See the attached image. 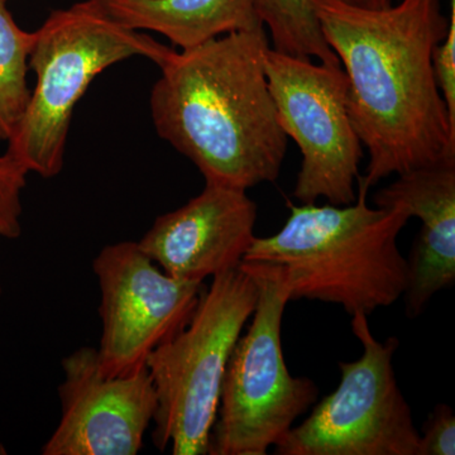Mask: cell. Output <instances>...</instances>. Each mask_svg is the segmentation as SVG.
I'll list each match as a JSON object with an SVG mask.
<instances>
[{
	"mask_svg": "<svg viewBox=\"0 0 455 455\" xmlns=\"http://www.w3.org/2000/svg\"><path fill=\"white\" fill-rule=\"evenodd\" d=\"M451 9H455V0H451Z\"/></svg>",
	"mask_w": 455,
	"mask_h": 455,
	"instance_id": "obj_22",
	"label": "cell"
},
{
	"mask_svg": "<svg viewBox=\"0 0 455 455\" xmlns=\"http://www.w3.org/2000/svg\"><path fill=\"white\" fill-rule=\"evenodd\" d=\"M265 28L228 33L173 50L149 98L158 137L185 156L205 184L248 188L280 176L287 139L265 70Z\"/></svg>",
	"mask_w": 455,
	"mask_h": 455,
	"instance_id": "obj_2",
	"label": "cell"
},
{
	"mask_svg": "<svg viewBox=\"0 0 455 455\" xmlns=\"http://www.w3.org/2000/svg\"><path fill=\"white\" fill-rule=\"evenodd\" d=\"M33 32L17 25L5 4H0V142L16 133L31 98L29 53Z\"/></svg>",
	"mask_w": 455,
	"mask_h": 455,
	"instance_id": "obj_15",
	"label": "cell"
},
{
	"mask_svg": "<svg viewBox=\"0 0 455 455\" xmlns=\"http://www.w3.org/2000/svg\"><path fill=\"white\" fill-rule=\"evenodd\" d=\"M339 2L353 7L367 9L387 8L392 4V0H339Z\"/></svg>",
	"mask_w": 455,
	"mask_h": 455,
	"instance_id": "obj_19",
	"label": "cell"
},
{
	"mask_svg": "<svg viewBox=\"0 0 455 455\" xmlns=\"http://www.w3.org/2000/svg\"><path fill=\"white\" fill-rule=\"evenodd\" d=\"M259 299L242 268L212 277L190 320L148 355L157 410L152 440L173 455H206L230 355Z\"/></svg>",
	"mask_w": 455,
	"mask_h": 455,
	"instance_id": "obj_5",
	"label": "cell"
},
{
	"mask_svg": "<svg viewBox=\"0 0 455 455\" xmlns=\"http://www.w3.org/2000/svg\"><path fill=\"white\" fill-rule=\"evenodd\" d=\"M172 51L151 36L119 25L97 0L51 12L33 32L28 66L36 85L7 151L29 172L56 178L64 169L75 108L92 80L134 56L158 66Z\"/></svg>",
	"mask_w": 455,
	"mask_h": 455,
	"instance_id": "obj_4",
	"label": "cell"
},
{
	"mask_svg": "<svg viewBox=\"0 0 455 455\" xmlns=\"http://www.w3.org/2000/svg\"><path fill=\"white\" fill-rule=\"evenodd\" d=\"M455 454V416L453 409L439 403L431 412L419 439L418 455Z\"/></svg>",
	"mask_w": 455,
	"mask_h": 455,
	"instance_id": "obj_17",
	"label": "cell"
},
{
	"mask_svg": "<svg viewBox=\"0 0 455 455\" xmlns=\"http://www.w3.org/2000/svg\"><path fill=\"white\" fill-rule=\"evenodd\" d=\"M9 0H0V4H7Z\"/></svg>",
	"mask_w": 455,
	"mask_h": 455,
	"instance_id": "obj_21",
	"label": "cell"
},
{
	"mask_svg": "<svg viewBox=\"0 0 455 455\" xmlns=\"http://www.w3.org/2000/svg\"><path fill=\"white\" fill-rule=\"evenodd\" d=\"M119 25L163 35L180 50L265 28L253 0H97Z\"/></svg>",
	"mask_w": 455,
	"mask_h": 455,
	"instance_id": "obj_13",
	"label": "cell"
},
{
	"mask_svg": "<svg viewBox=\"0 0 455 455\" xmlns=\"http://www.w3.org/2000/svg\"><path fill=\"white\" fill-rule=\"evenodd\" d=\"M2 293H3V286H2V283H0V296H2Z\"/></svg>",
	"mask_w": 455,
	"mask_h": 455,
	"instance_id": "obj_23",
	"label": "cell"
},
{
	"mask_svg": "<svg viewBox=\"0 0 455 455\" xmlns=\"http://www.w3.org/2000/svg\"><path fill=\"white\" fill-rule=\"evenodd\" d=\"M377 208L419 218L421 229L407 260L406 313L416 317L455 281V163L398 175L373 196Z\"/></svg>",
	"mask_w": 455,
	"mask_h": 455,
	"instance_id": "obj_12",
	"label": "cell"
},
{
	"mask_svg": "<svg viewBox=\"0 0 455 455\" xmlns=\"http://www.w3.org/2000/svg\"><path fill=\"white\" fill-rule=\"evenodd\" d=\"M349 205H293L276 235L257 238L243 262L276 266L291 300L340 305L370 315L403 296L407 260L397 236L406 212L370 208L367 197Z\"/></svg>",
	"mask_w": 455,
	"mask_h": 455,
	"instance_id": "obj_3",
	"label": "cell"
},
{
	"mask_svg": "<svg viewBox=\"0 0 455 455\" xmlns=\"http://www.w3.org/2000/svg\"><path fill=\"white\" fill-rule=\"evenodd\" d=\"M61 418L44 455H136L154 423L157 396L147 367L108 376L98 349L83 347L62 359Z\"/></svg>",
	"mask_w": 455,
	"mask_h": 455,
	"instance_id": "obj_10",
	"label": "cell"
},
{
	"mask_svg": "<svg viewBox=\"0 0 455 455\" xmlns=\"http://www.w3.org/2000/svg\"><path fill=\"white\" fill-rule=\"evenodd\" d=\"M263 26L268 27L274 50L299 59H317L341 68L323 35L311 0H253Z\"/></svg>",
	"mask_w": 455,
	"mask_h": 455,
	"instance_id": "obj_14",
	"label": "cell"
},
{
	"mask_svg": "<svg viewBox=\"0 0 455 455\" xmlns=\"http://www.w3.org/2000/svg\"><path fill=\"white\" fill-rule=\"evenodd\" d=\"M5 454H7V449H5L4 445H3L2 442H0V455Z\"/></svg>",
	"mask_w": 455,
	"mask_h": 455,
	"instance_id": "obj_20",
	"label": "cell"
},
{
	"mask_svg": "<svg viewBox=\"0 0 455 455\" xmlns=\"http://www.w3.org/2000/svg\"><path fill=\"white\" fill-rule=\"evenodd\" d=\"M29 171L13 155L0 156V236L17 239L22 233V191Z\"/></svg>",
	"mask_w": 455,
	"mask_h": 455,
	"instance_id": "obj_16",
	"label": "cell"
},
{
	"mask_svg": "<svg viewBox=\"0 0 455 455\" xmlns=\"http://www.w3.org/2000/svg\"><path fill=\"white\" fill-rule=\"evenodd\" d=\"M265 70L281 127L302 155L293 196L301 204L324 197L333 205L355 203L363 146L347 108L343 68L265 52Z\"/></svg>",
	"mask_w": 455,
	"mask_h": 455,
	"instance_id": "obj_8",
	"label": "cell"
},
{
	"mask_svg": "<svg viewBox=\"0 0 455 455\" xmlns=\"http://www.w3.org/2000/svg\"><path fill=\"white\" fill-rule=\"evenodd\" d=\"M256 281L259 299L247 333L230 355L208 454L265 455L319 397L307 377L284 363L281 328L289 287L276 266L242 262Z\"/></svg>",
	"mask_w": 455,
	"mask_h": 455,
	"instance_id": "obj_6",
	"label": "cell"
},
{
	"mask_svg": "<svg viewBox=\"0 0 455 455\" xmlns=\"http://www.w3.org/2000/svg\"><path fill=\"white\" fill-rule=\"evenodd\" d=\"M92 271L100 287L99 363L108 376L145 368L148 355L188 324L205 289L171 277L139 242L107 245Z\"/></svg>",
	"mask_w": 455,
	"mask_h": 455,
	"instance_id": "obj_9",
	"label": "cell"
},
{
	"mask_svg": "<svg viewBox=\"0 0 455 455\" xmlns=\"http://www.w3.org/2000/svg\"><path fill=\"white\" fill-rule=\"evenodd\" d=\"M368 315H352L363 347L355 362H340V382L307 420L275 445L278 455H418L420 431L394 370L396 338L379 341Z\"/></svg>",
	"mask_w": 455,
	"mask_h": 455,
	"instance_id": "obj_7",
	"label": "cell"
},
{
	"mask_svg": "<svg viewBox=\"0 0 455 455\" xmlns=\"http://www.w3.org/2000/svg\"><path fill=\"white\" fill-rule=\"evenodd\" d=\"M256 221L257 205L247 191L205 184L181 208L160 215L139 244L171 277L204 283L239 267Z\"/></svg>",
	"mask_w": 455,
	"mask_h": 455,
	"instance_id": "obj_11",
	"label": "cell"
},
{
	"mask_svg": "<svg viewBox=\"0 0 455 455\" xmlns=\"http://www.w3.org/2000/svg\"><path fill=\"white\" fill-rule=\"evenodd\" d=\"M431 61L436 85L451 121L455 122V9H451L447 36L436 44Z\"/></svg>",
	"mask_w": 455,
	"mask_h": 455,
	"instance_id": "obj_18",
	"label": "cell"
},
{
	"mask_svg": "<svg viewBox=\"0 0 455 455\" xmlns=\"http://www.w3.org/2000/svg\"><path fill=\"white\" fill-rule=\"evenodd\" d=\"M311 2L344 68L349 119L370 154L359 196L388 176L455 163V122L431 61L449 29L440 0H401L382 9Z\"/></svg>",
	"mask_w": 455,
	"mask_h": 455,
	"instance_id": "obj_1",
	"label": "cell"
}]
</instances>
